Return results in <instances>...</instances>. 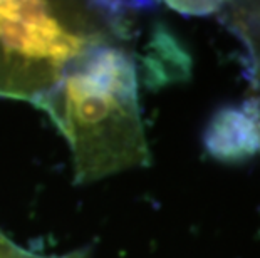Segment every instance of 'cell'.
<instances>
[{
    "label": "cell",
    "mask_w": 260,
    "mask_h": 258,
    "mask_svg": "<svg viewBox=\"0 0 260 258\" xmlns=\"http://www.w3.org/2000/svg\"><path fill=\"white\" fill-rule=\"evenodd\" d=\"M36 106L62 131L79 183L148 163L136 69L124 49L104 44L86 52Z\"/></svg>",
    "instance_id": "obj_1"
},
{
    "label": "cell",
    "mask_w": 260,
    "mask_h": 258,
    "mask_svg": "<svg viewBox=\"0 0 260 258\" xmlns=\"http://www.w3.org/2000/svg\"><path fill=\"white\" fill-rule=\"evenodd\" d=\"M114 32L113 19L84 5L0 2V97L36 104Z\"/></svg>",
    "instance_id": "obj_2"
},
{
    "label": "cell",
    "mask_w": 260,
    "mask_h": 258,
    "mask_svg": "<svg viewBox=\"0 0 260 258\" xmlns=\"http://www.w3.org/2000/svg\"><path fill=\"white\" fill-rule=\"evenodd\" d=\"M205 150L223 163H240L260 153V101L225 106L210 119L203 134Z\"/></svg>",
    "instance_id": "obj_3"
},
{
    "label": "cell",
    "mask_w": 260,
    "mask_h": 258,
    "mask_svg": "<svg viewBox=\"0 0 260 258\" xmlns=\"http://www.w3.org/2000/svg\"><path fill=\"white\" fill-rule=\"evenodd\" d=\"M145 65L148 84L151 86L185 81L190 74V57L176 37L165 27H159L154 32Z\"/></svg>",
    "instance_id": "obj_4"
},
{
    "label": "cell",
    "mask_w": 260,
    "mask_h": 258,
    "mask_svg": "<svg viewBox=\"0 0 260 258\" xmlns=\"http://www.w3.org/2000/svg\"><path fill=\"white\" fill-rule=\"evenodd\" d=\"M168 5L186 15H208L220 7L217 2H170Z\"/></svg>",
    "instance_id": "obj_5"
},
{
    "label": "cell",
    "mask_w": 260,
    "mask_h": 258,
    "mask_svg": "<svg viewBox=\"0 0 260 258\" xmlns=\"http://www.w3.org/2000/svg\"><path fill=\"white\" fill-rule=\"evenodd\" d=\"M0 258H44L36 253H30L24 248H20L19 245H15L14 241H10L5 235L0 233Z\"/></svg>",
    "instance_id": "obj_6"
},
{
    "label": "cell",
    "mask_w": 260,
    "mask_h": 258,
    "mask_svg": "<svg viewBox=\"0 0 260 258\" xmlns=\"http://www.w3.org/2000/svg\"><path fill=\"white\" fill-rule=\"evenodd\" d=\"M258 19H260V17H258Z\"/></svg>",
    "instance_id": "obj_7"
}]
</instances>
